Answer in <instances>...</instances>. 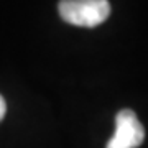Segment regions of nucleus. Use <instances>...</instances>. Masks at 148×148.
I'll list each match as a JSON object with an SVG mask.
<instances>
[{
    "instance_id": "nucleus-1",
    "label": "nucleus",
    "mask_w": 148,
    "mask_h": 148,
    "mask_svg": "<svg viewBox=\"0 0 148 148\" xmlns=\"http://www.w3.org/2000/svg\"><path fill=\"white\" fill-rule=\"evenodd\" d=\"M58 10L69 25L94 28L109 18L110 3L109 0H61Z\"/></svg>"
},
{
    "instance_id": "nucleus-2",
    "label": "nucleus",
    "mask_w": 148,
    "mask_h": 148,
    "mask_svg": "<svg viewBox=\"0 0 148 148\" xmlns=\"http://www.w3.org/2000/svg\"><path fill=\"white\" fill-rule=\"evenodd\" d=\"M145 140V128L140 123L137 114L130 109H123L115 117V133L107 142L106 148H137Z\"/></svg>"
},
{
    "instance_id": "nucleus-3",
    "label": "nucleus",
    "mask_w": 148,
    "mask_h": 148,
    "mask_svg": "<svg viewBox=\"0 0 148 148\" xmlns=\"http://www.w3.org/2000/svg\"><path fill=\"white\" fill-rule=\"evenodd\" d=\"M5 112H7V104H5V101H3V97L0 95V120L3 119Z\"/></svg>"
}]
</instances>
